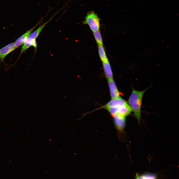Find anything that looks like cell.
I'll use <instances>...</instances> for the list:
<instances>
[{
  "label": "cell",
  "mask_w": 179,
  "mask_h": 179,
  "mask_svg": "<svg viewBox=\"0 0 179 179\" xmlns=\"http://www.w3.org/2000/svg\"><path fill=\"white\" fill-rule=\"evenodd\" d=\"M127 103V102L121 97L112 99L105 105L104 107L105 108L111 107H119L123 106Z\"/></svg>",
  "instance_id": "8992f818"
},
{
  "label": "cell",
  "mask_w": 179,
  "mask_h": 179,
  "mask_svg": "<svg viewBox=\"0 0 179 179\" xmlns=\"http://www.w3.org/2000/svg\"><path fill=\"white\" fill-rule=\"evenodd\" d=\"M113 117L115 125L117 129L120 130H123L125 125V117L118 115Z\"/></svg>",
  "instance_id": "ba28073f"
},
{
  "label": "cell",
  "mask_w": 179,
  "mask_h": 179,
  "mask_svg": "<svg viewBox=\"0 0 179 179\" xmlns=\"http://www.w3.org/2000/svg\"><path fill=\"white\" fill-rule=\"evenodd\" d=\"M56 14V13L49 19L40 26L36 30L30 34L23 44L17 61L21 55L31 46H32L36 49L37 48V44L36 41V39L45 26L52 19Z\"/></svg>",
  "instance_id": "7a4b0ae2"
},
{
  "label": "cell",
  "mask_w": 179,
  "mask_h": 179,
  "mask_svg": "<svg viewBox=\"0 0 179 179\" xmlns=\"http://www.w3.org/2000/svg\"><path fill=\"white\" fill-rule=\"evenodd\" d=\"M157 178L155 173L146 172L141 174L136 173L135 179H157Z\"/></svg>",
  "instance_id": "30bf717a"
},
{
  "label": "cell",
  "mask_w": 179,
  "mask_h": 179,
  "mask_svg": "<svg viewBox=\"0 0 179 179\" xmlns=\"http://www.w3.org/2000/svg\"><path fill=\"white\" fill-rule=\"evenodd\" d=\"M102 65L105 76L108 80L113 79V73L108 60L102 62Z\"/></svg>",
  "instance_id": "9c48e42d"
},
{
  "label": "cell",
  "mask_w": 179,
  "mask_h": 179,
  "mask_svg": "<svg viewBox=\"0 0 179 179\" xmlns=\"http://www.w3.org/2000/svg\"><path fill=\"white\" fill-rule=\"evenodd\" d=\"M98 50L100 58L102 62L108 60L103 45H98Z\"/></svg>",
  "instance_id": "8fae6325"
},
{
  "label": "cell",
  "mask_w": 179,
  "mask_h": 179,
  "mask_svg": "<svg viewBox=\"0 0 179 179\" xmlns=\"http://www.w3.org/2000/svg\"><path fill=\"white\" fill-rule=\"evenodd\" d=\"M40 22L41 21L39 22L35 26L29 30L27 31L25 33L21 36L14 42L16 49L18 48L21 45H23L27 38L32 33L35 28L40 23Z\"/></svg>",
  "instance_id": "277c9868"
},
{
  "label": "cell",
  "mask_w": 179,
  "mask_h": 179,
  "mask_svg": "<svg viewBox=\"0 0 179 179\" xmlns=\"http://www.w3.org/2000/svg\"><path fill=\"white\" fill-rule=\"evenodd\" d=\"M108 80L110 95L111 98H115L120 97L119 92L113 79Z\"/></svg>",
  "instance_id": "52a82bcc"
},
{
  "label": "cell",
  "mask_w": 179,
  "mask_h": 179,
  "mask_svg": "<svg viewBox=\"0 0 179 179\" xmlns=\"http://www.w3.org/2000/svg\"><path fill=\"white\" fill-rule=\"evenodd\" d=\"M83 23L88 25L93 32L99 30L100 19L93 11H90L88 13Z\"/></svg>",
  "instance_id": "3957f363"
},
{
  "label": "cell",
  "mask_w": 179,
  "mask_h": 179,
  "mask_svg": "<svg viewBox=\"0 0 179 179\" xmlns=\"http://www.w3.org/2000/svg\"><path fill=\"white\" fill-rule=\"evenodd\" d=\"M148 89L139 91L133 88L132 91L128 100L129 105L137 119L139 123L141 119V112L142 98L143 94Z\"/></svg>",
  "instance_id": "6da1fadb"
},
{
  "label": "cell",
  "mask_w": 179,
  "mask_h": 179,
  "mask_svg": "<svg viewBox=\"0 0 179 179\" xmlns=\"http://www.w3.org/2000/svg\"><path fill=\"white\" fill-rule=\"evenodd\" d=\"M93 35L98 45H103V42L101 34L99 30L93 32Z\"/></svg>",
  "instance_id": "7c38bea8"
},
{
  "label": "cell",
  "mask_w": 179,
  "mask_h": 179,
  "mask_svg": "<svg viewBox=\"0 0 179 179\" xmlns=\"http://www.w3.org/2000/svg\"><path fill=\"white\" fill-rule=\"evenodd\" d=\"M16 49L14 43H10L0 49V61L4 63L5 57Z\"/></svg>",
  "instance_id": "5b68a950"
}]
</instances>
